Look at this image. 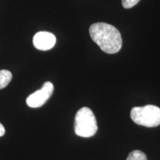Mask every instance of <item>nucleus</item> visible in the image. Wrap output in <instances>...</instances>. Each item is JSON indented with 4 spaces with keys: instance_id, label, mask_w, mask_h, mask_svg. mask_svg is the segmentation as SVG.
Here are the masks:
<instances>
[{
    "instance_id": "nucleus-2",
    "label": "nucleus",
    "mask_w": 160,
    "mask_h": 160,
    "mask_svg": "<svg viewBox=\"0 0 160 160\" xmlns=\"http://www.w3.org/2000/svg\"><path fill=\"white\" fill-rule=\"evenodd\" d=\"M98 129L97 119L93 111L83 107L77 111L75 117L74 131L79 137L88 138L96 134Z\"/></svg>"
},
{
    "instance_id": "nucleus-1",
    "label": "nucleus",
    "mask_w": 160,
    "mask_h": 160,
    "mask_svg": "<svg viewBox=\"0 0 160 160\" xmlns=\"http://www.w3.org/2000/svg\"><path fill=\"white\" fill-rule=\"evenodd\" d=\"M89 33L93 41L105 53L113 54L121 50L122 39L114 26L105 22L94 23L90 27Z\"/></svg>"
},
{
    "instance_id": "nucleus-5",
    "label": "nucleus",
    "mask_w": 160,
    "mask_h": 160,
    "mask_svg": "<svg viewBox=\"0 0 160 160\" xmlns=\"http://www.w3.org/2000/svg\"><path fill=\"white\" fill-rule=\"evenodd\" d=\"M56 37L53 33L47 31H40L36 33L33 39L34 47L40 51H48L55 45Z\"/></svg>"
},
{
    "instance_id": "nucleus-4",
    "label": "nucleus",
    "mask_w": 160,
    "mask_h": 160,
    "mask_svg": "<svg viewBox=\"0 0 160 160\" xmlns=\"http://www.w3.org/2000/svg\"><path fill=\"white\" fill-rule=\"evenodd\" d=\"M53 83L46 82L44 83L41 89L31 93L26 99V103L31 108H39L45 105L53 93Z\"/></svg>"
},
{
    "instance_id": "nucleus-7",
    "label": "nucleus",
    "mask_w": 160,
    "mask_h": 160,
    "mask_svg": "<svg viewBox=\"0 0 160 160\" xmlns=\"http://www.w3.org/2000/svg\"><path fill=\"white\" fill-rule=\"evenodd\" d=\"M126 160H148V158L144 152L135 150L129 153Z\"/></svg>"
},
{
    "instance_id": "nucleus-8",
    "label": "nucleus",
    "mask_w": 160,
    "mask_h": 160,
    "mask_svg": "<svg viewBox=\"0 0 160 160\" xmlns=\"http://www.w3.org/2000/svg\"><path fill=\"white\" fill-rule=\"evenodd\" d=\"M140 0H122V6L125 8L128 9L139 3Z\"/></svg>"
},
{
    "instance_id": "nucleus-3",
    "label": "nucleus",
    "mask_w": 160,
    "mask_h": 160,
    "mask_svg": "<svg viewBox=\"0 0 160 160\" xmlns=\"http://www.w3.org/2000/svg\"><path fill=\"white\" fill-rule=\"evenodd\" d=\"M131 118L137 125L154 128L160 125V108L153 105L135 107L131 111Z\"/></svg>"
},
{
    "instance_id": "nucleus-9",
    "label": "nucleus",
    "mask_w": 160,
    "mask_h": 160,
    "mask_svg": "<svg viewBox=\"0 0 160 160\" xmlns=\"http://www.w3.org/2000/svg\"><path fill=\"white\" fill-rule=\"evenodd\" d=\"M5 133V129L4 128V126L0 123V137H2Z\"/></svg>"
},
{
    "instance_id": "nucleus-6",
    "label": "nucleus",
    "mask_w": 160,
    "mask_h": 160,
    "mask_svg": "<svg viewBox=\"0 0 160 160\" xmlns=\"http://www.w3.org/2000/svg\"><path fill=\"white\" fill-rule=\"evenodd\" d=\"M12 79V73L8 70L0 71V90L5 88L6 86L11 82Z\"/></svg>"
}]
</instances>
